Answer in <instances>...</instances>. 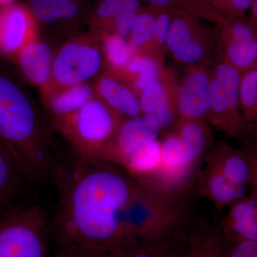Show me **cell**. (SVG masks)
Masks as SVG:
<instances>
[{
	"label": "cell",
	"mask_w": 257,
	"mask_h": 257,
	"mask_svg": "<svg viewBox=\"0 0 257 257\" xmlns=\"http://www.w3.org/2000/svg\"><path fill=\"white\" fill-rule=\"evenodd\" d=\"M34 185L10 152L0 146V214L28 197Z\"/></svg>",
	"instance_id": "12"
},
{
	"label": "cell",
	"mask_w": 257,
	"mask_h": 257,
	"mask_svg": "<svg viewBox=\"0 0 257 257\" xmlns=\"http://www.w3.org/2000/svg\"><path fill=\"white\" fill-rule=\"evenodd\" d=\"M209 67H189L177 85L179 119L207 121L210 109Z\"/></svg>",
	"instance_id": "10"
},
{
	"label": "cell",
	"mask_w": 257,
	"mask_h": 257,
	"mask_svg": "<svg viewBox=\"0 0 257 257\" xmlns=\"http://www.w3.org/2000/svg\"><path fill=\"white\" fill-rule=\"evenodd\" d=\"M152 10L155 13L154 42L155 50L159 59L164 63L167 54V42L172 23V10L170 8Z\"/></svg>",
	"instance_id": "28"
},
{
	"label": "cell",
	"mask_w": 257,
	"mask_h": 257,
	"mask_svg": "<svg viewBox=\"0 0 257 257\" xmlns=\"http://www.w3.org/2000/svg\"><path fill=\"white\" fill-rule=\"evenodd\" d=\"M187 257H221L223 234L219 225L198 219L187 234Z\"/></svg>",
	"instance_id": "15"
},
{
	"label": "cell",
	"mask_w": 257,
	"mask_h": 257,
	"mask_svg": "<svg viewBox=\"0 0 257 257\" xmlns=\"http://www.w3.org/2000/svg\"><path fill=\"white\" fill-rule=\"evenodd\" d=\"M172 23L167 38V53L188 67H210L216 57V35L199 17L171 9Z\"/></svg>",
	"instance_id": "4"
},
{
	"label": "cell",
	"mask_w": 257,
	"mask_h": 257,
	"mask_svg": "<svg viewBox=\"0 0 257 257\" xmlns=\"http://www.w3.org/2000/svg\"><path fill=\"white\" fill-rule=\"evenodd\" d=\"M53 52L45 42L32 41L19 52V60L24 74L37 85H45L52 77Z\"/></svg>",
	"instance_id": "13"
},
{
	"label": "cell",
	"mask_w": 257,
	"mask_h": 257,
	"mask_svg": "<svg viewBox=\"0 0 257 257\" xmlns=\"http://www.w3.org/2000/svg\"><path fill=\"white\" fill-rule=\"evenodd\" d=\"M164 67V63L155 57L139 52L126 69L116 75V77L120 80L124 79L122 82L126 83L140 96L145 87L160 78Z\"/></svg>",
	"instance_id": "18"
},
{
	"label": "cell",
	"mask_w": 257,
	"mask_h": 257,
	"mask_svg": "<svg viewBox=\"0 0 257 257\" xmlns=\"http://www.w3.org/2000/svg\"><path fill=\"white\" fill-rule=\"evenodd\" d=\"M14 0H0V8L13 4Z\"/></svg>",
	"instance_id": "35"
},
{
	"label": "cell",
	"mask_w": 257,
	"mask_h": 257,
	"mask_svg": "<svg viewBox=\"0 0 257 257\" xmlns=\"http://www.w3.org/2000/svg\"><path fill=\"white\" fill-rule=\"evenodd\" d=\"M92 87L82 83L57 93L50 98L49 107L58 121L77 112L93 99Z\"/></svg>",
	"instance_id": "20"
},
{
	"label": "cell",
	"mask_w": 257,
	"mask_h": 257,
	"mask_svg": "<svg viewBox=\"0 0 257 257\" xmlns=\"http://www.w3.org/2000/svg\"><path fill=\"white\" fill-rule=\"evenodd\" d=\"M162 128L150 115L125 117L120 124L106 160L121 166L140 148L159 140Z\"/></svg>",
	"instance_id": "9"
},
{
	"label": "cell",
	"mask_w": 257,
	"mask_h": 257,
	"mask_svg": "<svg viewBox=\"0 0 257 257\" xmlns=\"http://www.w3.org/2000/svg\"><path fill=\"white\" fill-rule=\"evenodd\" d=\"M248 16L254 20L257 23V0H253L251 9L249 10Z\"/></svg>",
	"instance_id": "33"
},
{
	"label": "cell",
	"mask_w": 257,
	"mask_h": 257,
	"mask_svg": "<svg viewBox=\"0 0 257 257\" xmlns=\"http://www.w3.org/2000/svg\"><path fill=\"white\" fill-rule=\"evenodd\" d=\"M143 8L141 0H121L119 11L115 19L112 32L128 38Z\"/></svg>",
	"instance_id": "29"
},
{
	"label": "cell",
	"mask_w": 257,
	"mask_h": 257,
	"mask_svg": "<svg viewBox=\"0 0 257 257\" xmlns=\"http://www.w3.org/2000/svg\"><path fill=\"white\" fill-rule=\"evenodd\" d=\"M154 23L155 13L153 10L149 7H143L128 37V40L140 53L151 55L162 62L159 59L155 50Z\"/></svg>",
	"instance_id": "25"
},
{
	"label": "cell",
	"mask_w": 257,
	"mask_h": 257,
	"mask_svg": "<svg viewBox=\"0 0 257 257\" xmlns=\"http://www.w3.org/2000/svg\"><path fill=\"white\" fill-rule=\"evenodd\" d=\"M178 80L175 74L165 66L160 78L149 84L140 94L142 114L155 118L162 132L170 131L179 120L177 109Z\"/></svg>",
	"instance_id": "8"
},
{
	"label": "cell",
	"mask_w": 257,
	"mask_h": 257,
	"mask_svg": "<svg viewBox=\"0 0 257 257\" xmlns=\"http://www.w3.org/2000/svg\"><path fill=\"white\" fill-rule=\"evenodd\" d=\"M50 257H114L112 253L101 248L86 246H67L55 248Z\"/></svg>",
	"instance_id": "31"
},
{
	"label": "cell",
	"mask_w": 257,
	"mask_h": 257,
	"mask_svg": "<svg viewBox=\"0 0 257 257\" xmlns=\"http://www.w3.org/2000/svg\"><path fill=\"white\" fill-rule=\"evenodd\" d=\"M36 19L32 12L22 5L0 8V50L7 54L19 53L33 41Z\"/></svg>",
	"instance_id": "11"
},
{
	"label": "cell",
	"mask_w": 257,
	"mask_h": 257,
	"mask_svg": "<svg viewBox=\"0 0 257 257\" xmlns=\"http://www.w3.org/2000/svg\"><path fill=\"white\" fill-rule=\"evenodd\" d=\"M103 38V50L106 61L117 75L126 69L139 52L127 38L115 32L106 33Z\"/></svg>",
	"instance_id": "24"
},
{
	"label": "cell",
	"mask_w": 257,
	"mask_h": 257,
	"mask_svg": "<svg viewBox=\"0 0 257 257\" xmlns=\"http://www.w3.org/2000/svg\"><path fill=\"white\" fill-rule=\"evenodd\" d=\"M52 214L27 197L0 214V257H50Z\"/></svg>",
	"instance_id": "2"
},
{
	"label": "cell",
	"mask_w": 257,
	"mask_h": 257,
	"mask_svg": "<svg viewBox=\"0 0 257 257\" xmlns=\"http://www.w3.org/2000/svg\"><path fill=\"white\" fill-rule=\"evenodd\" d=\"M120 5L121 0H101L94 10L93 22L98 26L112 30Z\"/></svg>",
	"instance_id": "30"
},
{
	"label": "cell",
	"mask_w": 257,
	"mask_h": 257,
	"mask_svg": "<svg viewBox=\"0 0 257 257\" xmlns=\"http://www.w3.org/2000/svg\"><path fill=\"white\" fill-rule=\"evenodd\" d=\"M239 98L240 107L247 128L257 124V67L241 74Z\"/></svg>",
	"instance_id": "27"
},
{
	"label": "cell",
	"mask_w": 257,
	"mask_h": 257,
	"mask_svg": "<svg viewBox=\"0 0 257 257\" xmlns=\"http://www.w3.org/2000/svg\"><path fill=\"white\" fill-rule=\"evenodd\" d=\"M197 191L207 197L217 209L229 205L241 196V186L231 183L222 174L210 166L198 174Z\"/></svg>",
	"instance_id": "17"
},
{
	"label": "cell",
	"mask_w": 257,
	"mask_h": 257,
	"mask_svg": "<svg viewBox=\"0 0 257 257\" xmlns=\"http://www.w3.org/2000/svg\"><path fill=\"white\" fill-rule=\"evenodd\" d=\"M216 57L237 69L240 73L257 64V23L249 16L226 21L214 27Z\"/></svg>",
	"instance_id": "6"
},
{
	"label": "cell",
	"mask_w": 257,
	"mask_h": 257,
	"mask_svg": "<svg viewBox=\"0 0 257 257\" xmlns=\"http://www.w3.org/2000/svg\"><path fill=\"white\" fill-rule=\"evenodd\" d=\"M125 117L101 99L93 98L77 112L59 121L73 153L106 160Z\"/></svg>",
	"instance_id": "3"
},
{
	"label": "cell",
	"mask_w": 257,
	"mask_h": 257,
	"mask_svg": "<svg viewBox=\"0 0 257 257\" xmlns=\"http://www.w3.org/2000/svg\"><path fill=\"white\" fill-rule=\"evenodd\" d=\"M221 257H257V241L239 240V242Z\"/></svg>",
	"instance_id": "32"
},
{
	"label": "cell",
	"mask_w": 257,
	"mask_h": 257,
	"mask_svg": "<svg viewBox=\"0 0 257 257\" xmlns=\"http://www.w3.org/2000/svg\"><path fill=\"white\" fill-rule=\"evenodd\" d=\"M152 9L170 8L187 12L207 23L217 25L226 22L209 5L207 0H145Z\"/></svg>",
	"instance_id": "26"
},
{
	"label": "cell",
	"mask_w": 257,
	"mask_h": 257,
	"mask_svg": "<svg viewBox=\"0 0 257 257\" xmlns=\"http://www.w3.org/2000/svg\"><path fill=\"white\" fill-rule=\"evenodd\" d=\"M210 109L207 121L221 133L241 138L247 131L240 107L241 73L222 59L216 57L209 67Z\"/></svg>",
	"instance_id": "5"
},
{
	"label": "cell",
	"mask_w": 257,
	"mask_h": 257,
	"mask_svg": "<svg viewBox=\"0 0 257 257\" xmlns=\"http://www.w3.org/2000/svg\"><path fill=\"white\" fill-rule=\"evenodd\" d=\"M102 58L95 47L83 42L67 44L54 60L52 77L62 87H73L95 75Z\"/></svg>",
	"instance_id": "7"
},
{
	"label": "cell",
	"mask_w": 257,
	"mask_h": 257,
	"mask_svg": "<svg viewBox=\"0 0 257 257\" xmlns=\"http://www.w3.org/2000/svg\"><path fill=\"white\" fill-rule=\"evenodd\" d=\"M52 183L58 193L50 243L86 246L113 255L151 242L163 222L158 193L147 181L100 158L62 157Z\"/></svg>",
	"instance_id": "1"
},
{
	"label": "cell",
	"mask_w": 257,
	"mask_h": 257,
	"mask_svg": "<svg viewBox=\"0 0 257 257\" xmlns=\"http://www.w3.org/2000/svg\"><path fill=\"white\" fill-rule=\"evenodd\" d=\"M248 130L252 131V133H253V136H254L255 140H256V143L257 145V124L249 126V127H248L247 128V131Z\"/></svg>",
	"instance_id": "34"
},
{
	"label": "cell",
	"mask_w": 257,
	"mask_h": 257,
	"mask_svg": "<svg viewBox=\"0 0 257 257\" xmlns=\"http://www.w3.org/2000/svg\"><path fill=\"white\" fill-rule=\"evenodd\" d=\"M257 67V64H256V66H255V67Z\"/></svg>",
	"instance_id": "36"
},
{
	"label": "cell",
	"mask_w": 257,
	"mask_h": 257,
	"mask_svg": "<svg viewBox=\"0 0 257 257\" xmlns=\"http://www.w3.org/2000/svg\"><path fill=\"white\" fill-rule=\"evenodd\" d=\"M256 216H257V208H256Z\"/></svg>",
	"instance_id": "37"
},
{
	"label": "cell",
	"mask_w": 257,
	"mask_h": 257,
	"mask_svg": "<svg viewBox=\"0 0 257 257\" xmlns=\"http://www.w3.org/2000/svg\"><path fill=\"white\" fill-rule=\"evenodd\" d=\"M143 245L113 255L114 257H187V234Z\"/></svg>",
	"instance_id": "22"
},
{
	"label": "cell",
	"mask_w": 257,
	"mask_h": 257,
	"mask_svg": "<svg viewBox=\"0 0 257 257\" xmlns=\"http://www.w3.org/2000/svg\"><path fill=\"white\" fill-rule=\"evenodd\" d=\"M101 100L124 117L142 114L140 96L126 83L114 76L102 77L98 83Z\"/></svg>",
	"instance_id": "14"
},
{
	"label": "cell",
	"mask_w": 257,
	"mask_h": 257,
	"mask_svg": "<svg viewBox=\"0 0 257 257\" xmlns=\"http://www.w3.org/2000/svg\"><path fill=\"white\" fill-rule=\"evenodd\" d=\"M206 160L207 165L219 171L234 185L242 187L247 182L249 177L247 162L224 142L218 143L211 148Z\"/></svg>",
	"instance_id": "16"
},
{
	"label": "cell",
	"mask_w": 257,
	"mask_h": 257,
	"mask_svg": "<svg viewBox=\"0 0 257 257\" xmlns=\"http://www.w3.org/2000/svg\"><path fill=\"white\" fill-rule=\"evenodd\" d=\"M207 122L203 119H179L171 130L187 145L199 162L211 144L212 135Z\"/></svg>",
	"instance_id": "19"
},
{
	"label": "cell",
	"mask_w": 257,
	"mask_h": 257,
	"mask_svg": "<svg viewBox=\"0 0 257 257\" xmlns=\"http://www.w3.org/2000/svg\"><path fill=\"white\" fill-rule=\"evenodd\" d=\"M162 162V141L155 140L145 145L123 162L121 167L140 178L148 179L157 173Z\"/></svg>",
	"instance_id": "21"
},
{
	"label": "cell",
	"mask_w": 257,
	"mask_h": 257,
	"mask_svg": "<svg viewBox=\"0 0 257 257\" xmlns=\"http://www.w3.org/2000/svg\"><path fill=\"white\" fill-rule=\"evenodd\" d=\"M35 19L45 24H53L74 19L80 6L77 0H30Z\"/></svg>",
	"instance_id": "23"
}]
</instances>
